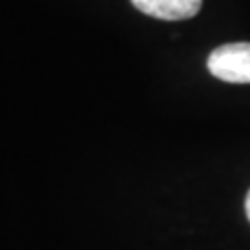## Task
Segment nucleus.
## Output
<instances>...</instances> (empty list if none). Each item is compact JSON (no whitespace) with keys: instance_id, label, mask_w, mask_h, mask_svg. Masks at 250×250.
<instances>
[{"instance_id":"nucleus-1","label":"nucleus","mask_w":250,"mask_h":250,"mask_svg":"<svg viewBox=\"0 0 250 250\" xmlns=\"http://www.w3.org/2000/svg\"><path fill=\"white\" fill-rule=\"evenodd\" d=\"M210 75L228 83H250V42L223 44L208 54Z\"/></svg>"},{"instance_id":"nucleus-2","label":"nucleus","mask_w":250,"mask_h":250,"mask_svg":"<svg viewBox=\"0 0 250 250\" xmlns=\"http://www.w3.org/2000/svg\"><path fill=\"white\" fill-rule=\"evenodd\" d=\"M140 13L148 17L165 19V21H182L192 19L198 15L202 0H131Z\"/></svg>"},{"instance_id":"nucleus-3","label":"nucleus","mask_w":250,"mask_h":250,"mask_svg":"<svg viewBox=\"0 0 250 250\" xmlns=\"http://www.w3.org/2000/svg\"><path fill=\"white\" fill-rule=\"evenodd\" d=\"M246 213H248V219H250V192H248V196H246Z\"/></svg>"}]
</instances>
